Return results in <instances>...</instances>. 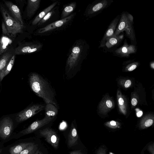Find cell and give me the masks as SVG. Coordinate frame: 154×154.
Segmentation results:
<instances>
[{"label": "cell", "mask_w": 154, "mask_h": 154, "mask_svg": "<svg viewBox=\"0 0 154 154\" xmlns=\"http://www.w3.org/2000/svg\"><path fill=\"white\" fill-rule=\"evenodd\" d=\"M137 51L136 46L133 44L128 45L125 41L123 45L116 49L115 53L118 56L122 57H128L130 54L135 53Z\"/></svg>", "instance_id": "cell-14"}, {"label": "cell", "mask_w": 154, "mask_h": 154, "mask_svg": "<svg viewBox=\"0 0 154 154\" xmlns=\"http://www.w3.org/2000/svg\"><path fill=\"white\" fill-rule=\"evenodd\" d=\"M2 151V149H0V154L1 153Z\"/></svg>", "instance_id": "cell-41"}, {"label": "cell", "mask_w": 154, "mask_h": 154, "mask_svg": "<svg viewBox=\"0 0 154 154\" xmlns=\"http://www.w3.org/2000/svg\"><path fill=\"white\" fill-rule=\"evenodd\" d=\"M4 2L12 17L21 25L24 26V23L18 7L11 1L4 0Z\"/></svg>", "instance_id": "cell-12"}, {"label": "cell", "mask_w": 154, "mask_h": 154, "mask_svg": "<svg viewBox=\"0 0 154 154\" xmlns=\"http://www.w3.org/2000/svg\"><path fill=\"white\" fill-rule=\"evenodd\" d=\"M38 149V145L33 143L19 154H35Z\"/></svg>", "instance_id": "cell-25"}, {"label": "cell", "mask_w": 154, "mask_h": 154, "mask_svg": "<svg viewBox=\"0 0 154 154\" xmlns=\"http://www.w3.org/2000/svg\"><path fill=\"white\" fill-rule=\"evenodd\" d=\"M78 135L76 128L75 120L73 121L71 125L69 131L68 135L67 145L69 147L75 145L77 143Z\"/></svg>", "instance_id": "cell-15"}, {"label": "cell", "mask_w": 154, "mask_h": 154, "mask_svg": "<svg viewBox=\"0 0 154 154\" xmlns=\"http://www.w3.org/2000/svg\"><path fill=\"white\" fill-rule=\"evenodd\" d=\"M76 3L73 2L66 5L63 8L61 14V19L65 18L71 14L76 8Z\"/></svg>", "instance_id": "cell-24"}, {"label": "cell", "mask_w": 154, "mask_h": 154, "mask_svg": "<svg viewBox=\"0 0 154 154\" xmlns=\"http://www.w3.org/2000/svg\"><path fill=\"white\" fill-rule=\"evenodd\" d=\"M88 45L82 40L77 41L72 46L67 57L65 70L66 78L74 77L79 71L81 64L87 56Z\"/></svg>", "instance_id": "cell-1"}, {"label": "cell", "mask_w": 154, "mask_h": 154, "mask_svg": "<svg viewBox=\"0 0 154 154\" xmlns=\"http://www.w3.org/2000/svg\"><path fill=\"white\" fill-rule=\"evenodd\" d=\"M151 66L153 68H154V63H152V64H151Z\"/></svg>", "instance_id": "cell-40"}, {"label": "cell", "mask_w": 154, "mask_h": 154, "mask_svg": "<svg viewBox=\"0 0 154 154\" xmlns=\"http://www.w3.org/2000/svg\"><path fill=\"white\" fill-rule=\"evenodd\" d=\"M131 82L130 80H127L125 84V88L129 87L131 85Z\"/></svg>", "instance_id": "cell-33"}, {"label": "cell", "mask_w": 154, "mask_h": 154, "mask_svg": "<svg viewBox=\"0 0 154 154\" xmlns=\"http://www.w3.org/2000/svg\"><path fill=\"white\" fill-rule=\"evenodd\" d=\"M55 118L45 116L42 119L36 120L32 122L27 128L20 132L23 135L32 133L51 122Z\"/></svg>", "instance_id": "cell-10"}, {"label": "cell", "mask_w": 154, "mask_h": 154, "mask_svg": "<svg viewBox=\"0 0 154 154\" xmlns=\"http://www.w3.org/2000/svg\"><path fill=\"white\" fill-rule=\"evenodd\" d=\"M57 2H56L45 8L42 11L37 15L32 21V25H36L49 12L52 10L57 3Z\"/></svg>", "instance_id": "cell-19"}, {"label": "cell", "mask_w": 154, "mask_h": 154, "mask_svg": "<svg viewBox=\"0 0 154 154\" xmlns=\"http://www.w3.org/2000/svg\"><path fill=\"white\" fill-rule=\"evenodd\" d=\"M123 37L124 35L122 34L118 35H113L107 40L105 46L108 49L110 48L119 43L123 40Z\"/></svg>", "instance_id": "cell-20"}, {"label": "cell", "mask_w": 154, "mask_h": 154, "mask_svg": "<svg viewBox=\"0 0 154 154\" xmlns=\"http://www.w3.org/2000/svg\"><path fill=\"white\" fill-rule=\"evenodd\" d=\"M12 42V38L2 35L0 39V57L11 48Z\"/></svg>", "instance_id": "cell-18"}, {"label": "cell", "mask_w": 154, "mask_h": 154, "mask_svg": "<svg viewBox=\"0 0 154 154\" xmlns=\"http://www.w3.org/2000/svg\"><path fill=\"white\" fill-rule=\"evenodd\" d=\"M15 55L14 54L11 59L9 62L0 73V81H1L3 78L8 75L14 65Z\"/></svg>", "instance_id": "cell-23"}, {"label": "cell", "mask_w": 154, "mask_h": 154, "mask_svg": "<svg viewBox=\"0 0 154 154\" xmlns=\"http://www.w3.org/2000/svg\"><path fill=\"white\" fill-rule=\"evenodd\" d=\"M137 99L135 98H133L131 101V104L132 105L135 106L137 104Z\"/></svg>", "instance_id": "cell-36"}, {"label": "cell", "mask_w": 154, "mask_h": 154, "mask_svg": "<svg viewBox=\"0 0 154 154\" xmlns=\"http://www.w3.org/2000/svg\"><path fill=\"white\" fill-rule=\"evenodd\" d=\"M14 49L11 47L0 57V73L8 64L11 57L14 54Z\"/></svg>", "instance_id": "cell-17"}, {"label": "cell", "mask_w": 154, "mask_h": 154, "mask_svg": "<svg viewBox=\"0 0 154 154\" xmlns=\"http://www.w3.org/2000/svg\"><path fill=\"white\" fill-rule=\"evenodd\" d=\"M45 116L55 118L58 112V107L51 103L47 104L45 105Z\"/></svg>", "instance_id": "cell-21"}, {"label": "cell", "mask_w": 154, "mask_h": 154, "mask_svg": "<svg viewBox=\"0 0 154 154\" xmlns=\"http://www.w3.org/2000/svg\"><path fill=\"white\" fill-rule=\"evenodd\" d=\"M109 154H114V153H113L112 152H109Z\"/></svg>", "instance_id": "cell-42"}, {"label": "cell", "mask_w": 154, "mask_h": 154, "mask_svg": "<svg viewBox=\"0 0 154 154\" xmlns=\"http://www.w3.org/2000/svg\"><path fill=\"white\" fill-rule=\"evenodd\" d=\"M54 9H52L50 12H48L39 22L38 24V26L42 25L48 20L50 18L54 13Z\"/></svg>", "instance_id": "cell-26"}, {"label": "cell", "mask_w": 154, "mask_h": 154, "mask_svg": "<svg viewBox=\"0 0 154 154\" xmlns=\"http://www.w3.org/2000/svg\"><path fill=\"white\" fill-rule=\"evenodd\" d=\"M69 154H83L81 150H75L71 152Z\"/></svg>", "instance_id": "cell-34"}, {"label": "cell", "mask_w": 154, "mask_h": 154, "mask_svg": "<svg viewBox=\"0 0 154 154\" xmlns=\"http://www.w3.org/2000/svg\"><path fill=\"white\" fill-rule=\"evenodd\" d=\"M120 18V16L118 15L112 21L101 40L99 47H104L107 40L114 35Z\"/></svg>", "instance_id": "cell-13"}, {"label": "cell", "mask_w": 154, "mask_h": 154, "mask_svg": "<svg viewBox=\"0 0 154 154\" xmlns=\"http://www.w3.org/2000/svg\"><path fill=\"white\" fill-rule=\"evenodd\" d=\"M113 2L112 0H96L87 7L85 14L88 17L95 16L108 7Z\"/></svg>", "instance_id": "cell-6"}, {"label": "cell", "mask_w": 154, "mask_h": 154, "mask_svg": "<svg viewBox=\"0 0 154 154\" xmlns=\"http://www.w3.org/2000/svg\"><path fill=\"white\" fill-rule=\"evenodd\" d=\"M109 124V127L112 128H116L119 127L118 126V124L116 122L114 121H111Z\"/></svg>", "instance_id": "cell-29"}, {"label": "cell", "mask_w": 154, "mask_h": 154, "mask_svg": "<svg viewBox=\"0 0 154 154\" xmlns=\"http://www.w3.org/2000/svg\"><path fill=\"white\" fill-rule=\"evenodd\" d=\"M123 31H125L126 36L132 43L136 42L135 32L133 27V17L128 12H123L114 34L118 35Z\"/></svg>", "instance_id": "cell-3"}, {"label": "cell", "mask_w": 154, "mask_h": 154, "mask_svg": "<svg viewBox=\"0 0 154 154\" xmlns=\"http://www.w3.org/2000/svg\"><path fill=\"white\" fill-rule=\"evenodd\" d=\"M0 11L8 33L12 38L22 32L23 26L19 24L11 15L3 4L0 3Z\"/></svg>", "instance_id": "cell-4"}, {"label": "cell", "mask_w": 154, "mask_h": 154, "mask_svg": "<svg viewBox=\"0 0 154 154\" xmlns=\"http://www.w3.org/2000/svg\"><path fill=\"white\" fill-rule=\"evenodd\" d=\"M2 35L12 38L8 33L7 28L3 21H2Z\"/></svg>", "instance_id": "cell-27"}, {"label": "cell", "mask_w": 154, "mask_h": 154, "mask_svg": "<svg viewBox=\"0 0 154 154\" xmlns=\"http://www.w3.org/2000/svg\"><path fill=\"white\" fill-rule=\"evenodd\" d=\"M13 122L10 117L4 118L0 122V137L5 140L11 134L13 129Z\"/></svg>", "instance_id": "cell-9"}, {"label": "cell", "mask_w": 154, "mask_h": 154, "mask_svg": "<svg viewBox=\"0 0 154 154\" xmlns=\"http://www.w3.org/2000/svg\"><path fill=\"white\" fill-rule=\"evenodd\" d=\"M148 150L151 154H154V144L153 143L148 146Z\"/></svg>", "instance_id": "cell-30"}, {"label": "cell", "mask_w": 154, "mask_h": 154, "mask_svg": "<svg viewBox=\"0 0 154 154\" xmlns=\"http://www.w3.org/2000/svg\"><path fill=\"white\" fill-rule=\"evenodd\" d=\"M40 136L44 137L46 141L54 148H58L59 139L56 132L52 128H46L39 131Z\"/></svg>", "instance_id": "cell-8"}, {"label": "cell", "mask_w": 154, "mask_h": 154, "mask_svg": "<svg viewBox=\"0 0 154 154\" xmlns=\"http://www.w3.org/2000/svg\"><path fill=\"white\" fill-rule=\"evenodd\" d=\"M143 114V112L141 111L138 112L137 113V116L138 117H140Z\"/></svg>", "instance_id": "cell-38"}, {"label": "cell", "mask_w": 154, "mask_h": 154, "mask_svg": "<svg viewBox=\"0 0 154 154\" xmlns=\"http://www.w3.org/2000/svg\"><path fill=\"white\" fill-rule=\"evenodd\" d=\"M106 104L107 106L109 108L111 107L112 105V102L109 100H108L106 101Z\"/></svg>", "instance_id": "cell-35"}, {"label": "cell", "mask_w": 154, "mask_h": 154, "mask_svg": "<svg viewBox=\"0 0 154 154\" xmlns=\"http://www.w3.org/2000/svg\"><path fill=\"white\" fill-rule=\"evenodd\" d=\"M40 0L27 1L26 14L28 18H31L37 11L40 5Z\"/></svg>", "instance_id": "cell-16"}, {"label": "cell", "mask_w": 154, "mask_h": 154, "mask_svg": "<svg viewBox=\"0 0 154 154\" xmlns=\"http://www.w3.org/2000/svg\"><path fill=\"white\" fill-rule=\"evenodd\" d=\"M29 80L31 89L36 95L46 104L51 103L57 107L55 91L47 79L34 72L30 74Z\"/></svg>", "instance_id": "cell-2"}, {"label": "cell", "mask_w": 154, "mask_h": 154, "mask_svg": "<svg viewBox=\"0 0 154 154\" xmlns=\"http://www.w3.org/2000/svg\"><path fill=\"white\" fill-rule=\"evenodd\" d=\"M119 102L120 105H122L124 102V100L122 98H120L119 100Z\"/></svg>", "instance_id": "cell-37"}, {"label": "cell", "mask_w": 154, "mask_h": 154, "mask_svg": "<svg viewBox=\"0 0 154 154\" xmlns=\"http://www.w3.org/2000/svg\"><path fill=\"white\" fill-rule=\"evenodd\" d=\"M137 67V64L135 63L133 64L128 68V70L129 71H132L135 69Z\"/></svg>", "instance_id": "cell-32"}, {"label": "cell", "mask_w": 154, "mask_h": 154, "mask_svg": "<svg viewBox=\"0 0 154 154\" xmlns=\"http://www.w3.org/2000/svg\"><path fill=\"white\" fill-rule=\"evenodd\" d=\"M153 123V121L152 119H149L146 120L142 124V127L143 128H147L152 125Z\"/></svg>", "instance_id": "cell-28"}, {"label": "cell", "mask_w": 154, "mask_h": 154, "mask_svg": "<svg viewBox=\"0 0 154 154\" xmlns=\"http://www.w3.org/2000/svg\"><path fill=\"white\" fill-rule=\"evenodd\" d=\"M45 106L42 103L32 104L17 114L16 120L18 122L25 121L45 109Z\"/></svg>", "instance_id": "cell-5"}, {"label": "cell", "mask_w": 154, "mask_h": 154, "mask_svg": "<svg viewBox=\"0 0 154 154\" xmlns=\"http://www.w3.org/2000/svg\"><path fill=\"white\" fill-rule=\"evenodd\" d=\"M35 154H43V153L39 149H38Z\"/></svg>", "instance_id": "cell-39"}, {"label": "cell", "mask_w": 154, "mask_h": 154, "mask_svg": "<svg viewBox=\"0 0 154 154\" xmlns=\"http://www.w3.org/2000/svg\"><path fill=\"white\" fill-rule=\"evenodd\" d=\"M74 15V14H72L66 18L53 22L44 27L39 29L37 30V32L39 34H43L60 27L70 21Z\"/></svg>", "instance_id": "cell-11"}, {"label": "cell", "mask_w": 154, "mask_h": 154, "mask_svg": "<svg viewBox=\"0 0 154 154\" xmlns=\"http://www.w3.org/2000/svg\"><path fill=\"white\" fill-rule=\"evenodd\" d=\"M32 142H25L20 143L10 148V154H19L24 149L32 144Z\"/></svg>", "instance_id": "cell-22"}, {"label": "cell", "mask_w": 154, "mask_h": 154, "mask_svg": "<svg viewBox=\"0 0 154 154\" xmlns=\"http://www.w3.org/2000/svg\"><path fill=\"white\" fill-rule=\"evenodd\" d=\"M43 45L40 42H35L21 44L14 49L15 55L34 53L39 51Z\"/></svg>", "instance_id": "cell-7"}, {"label": "cell", "mask_w": 154, "mask_h": 154, "mask_svg": "<svg viewBox=\"0 0 154 154\" xmlns=\"http://www.w3.org/2000/svg\"><path fill=\"white\" fill-rule=\"evenodd\" d=\"M97 154H106V149L102 148H99L97 151Z\"/></svg>", "instance_id": "cell-31"}]
</instances>
